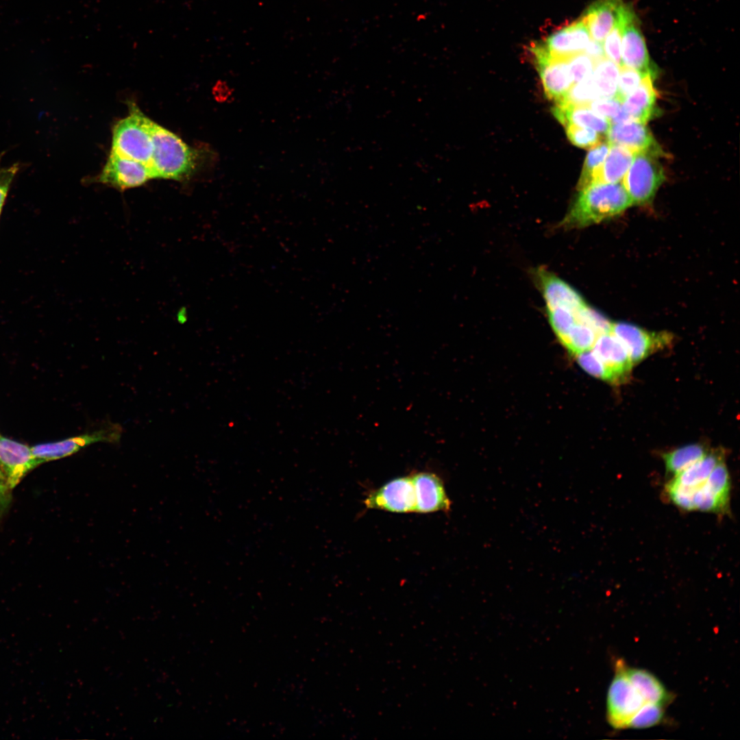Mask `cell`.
<instances>
[{
  "mask_svg": "<svg viewBox=\"0 0 740 740\" xmlns=\"http://www.w3.org/2000/svg\"><path fill=\"white\" fill-rule=\"evenodd\" d=\"M724 461L722 450L708 452L700 460L673 476L665 484L663 493L675 506L684 511H693V496L713 469Z\"/></svg>",
  "mask_w": 740,
  "mask_h": 740,
  "instance_id": "obj_4",
  "label": "cell"
},
{
  "mask_svg": "<svg viewBox=\"0 0 740 740\" xmlns=\"http://www.w3.org/2000/svg\"><path fill=\"white\" fill-rule=\"evenodd\" d=\"M626 4L621 0H597L580 18L591 39L602 42L619 21Z\"/></svg>",
  "mask_w": 740,
  "mask_h": 740,
  "instance_id": "obj_18",
  "label": "cell"
},
{
  "mask_svg": "<svg viewBox=\"0 0 740 740\" xmlns=\"http://www.w3.org/2000/svg\"><path fill=\"white\" fill-rule=\"evenodd\" d=\"M632 205L621 183L593 184L581 190L560 223L580 228L612 218Z\"/></svg>",
  "mask_w": 740,
  "mask_h": 740,
  "instance_id": "obj_1",
  "label": "cell"
},
{
  "mask_svg": "<svg viewBox=\"0 0 740 740\" xmlns=\"http://www.w3.org/2000/svg\"><path fill=\"white\" fill-rule=\"evenodd\" d=\"M588 106L593 111L607 119L611 124L630 120L624 108L623 103L615 97L600 98Z\"/></svg>",
  "mask_w": 740,
  "mask_h": 740,
  "instance_id": "obj_31",
  "label": "cell"
},
{
  "mask_svg": "<svg viewBox=\"0 0 740 740\" xmlns=\"http://www.w3.org/2000/svg\"><path fill=\"white\" fill-rule=\"evenodd\" d=\"M708 452L700 443L682 446L662 454L666 473L673 476L692 465Z\"/></svg>",
  "mask_w": 740,
  "mask_h": 740,
  "instance_id": "obj_24",
  "label": "cell"
},
{
  "mask_svg": "<svg viewBox=\"0 0 740 740\" xmlns=\"http://www.w3.org/2000/svg\"><path fill=\"white\" fill-rule=\"evenodd\" d=\"M636 153L637 152L625 147L610 145L604 161L593 175L591 184L621 182Z\"/></svg>",
  "mask_w": 740,
  "mask_h": 740,
  "instance_id": "obj_22",
  "label": "cell"
},
{
  "mask_svg": "<svg viewBox=\"0 0 740 740\" xmlns=\"http://www.w3.org/2000/svg\"><path fill=\"white\" fill-rule=\"evenodd\" d=\"M565 127L569 140L576 147L591 148L604 140L603 135L592 129L572 124H568Z\"/></svg>",
  "mask_w": 740,
  "mask_h": 740,
  "instance_id": "obj_33",
  "label": "cell"
},
{
  "mask_svg": "<svg viewBox=\"0 0 740 740\" xmlns=\"http://www.w3.org/2000/svg\"><path fill=\"white\" fill-rule=\"evenodd\" d=\"M626 665L618 660L607 695V719L615 729L627 728L633 715L646 702L630 681Z\"/></svg>",
  "mask_w": 740,
  "mask_h": 740,
  "instance_id": "obj_6",
  "label": "cell"
},
{
  "mask_svg": "<svg viewBox=\"0 0 740 740\" xmlns=\"http://www.w3.org/2000/svg\"><path fill=\"white\" fill-rule=\"evenodd\" d=\"M580 366L589 374L613 383L620 382L617 375L590 349L576 355Z\"/></svg>",
  "mask_w": 740,
  "mask_h": 740,
  "instance_id": "obj_30",
  "label": "cell"
},
{
  "mask_svg": "<svg viewBox=\"0 0 740 740\" xmlns=\"http://www.w3.org/2000/svg\"><path fill=\"white\" fill-rule=\"evenodd\" d=\"M19 169V164L16 163L5 167L0 166V217L11 184Z\"/></svg>",
  "mask_w": 740,
  "mask_h": 740,
  "instance_id": "obj_35",
  "label": "cell"
},
{
  "mask_svg": "<svg viewBox=\"0 0 740 740\" xmlns=\"http://www.w3.org/2000/svg\"><path fill=\"white\" fill-rule=\"evenodd\" d=\"M731 491L730 473L724 461L718 464L706 480L694 492L693 511L724 516L729 514Z\"/></svg>",
  "mask_w": 740,
  "mask_h": 740,
  "instance_id": "obj_9",
  "label": "cell"
},
{
  "mask_svg": "<svg viewBox=\"0 0 740 740\" xmlns=\"http://www.w3.org/2000/svg\"><path fill=\"white\" fill-rule=\"evenodd\" d=\"M591 40L587 26L580 18L551 33L543 44L552 55L569 58L584 52Z\"/></svg>",
  "mask_w": 740,
  "mask_h": 740,
  "instance_id": "obj_17",
  "label": "cell"
},
{
  "mask_svg": "<svg viewBox=\"0 0 740 740\" xmlns=\"http://www.w3.org/2000/svg\"><path fill=\"white\" fill-rule=\"evenodd\" d=\"M646 75L648 74H644L624 66L619 67L617 88L615 98L623 103L626 98L640 84Z\"/></svg>",
  "mask_w": 740,
  "mask_h": 740,
  "instance_id": "obj_32",
  "label": "cell"
},
{
  "mask_svg": "<svg viewBox=\"0 0 740 740\" xmlns=\"http://www.w3.org/2000/svg\"><path fill=\"white\" fill-rule=\"evenodd\" d=\"M11 502V489L6 477L0 467V515L8 509Z\"/></svg>",
  "mask_w": 740,
  "mask_h": 740,
  "instance_id": "obj_36",
  "label": "cell"
},
{
  "mask_svg": "<svg viewBox=\"0 0 740 740\" xmlns=\"http://www.w3.org/2000/svg\"><path fill=\"white\" fill-rule=\"evenodd\" d=\"M530 49L545 96L555 103L561 101L573 86L568 58L552 55L543 43L534 44Z\"/></svg>",
  "mask_w": 740,
  "mask_h": 740,
  "instance_id": "obj_8",
  "label": "cell"
},
{
  "mask_svg": "<svg viewBox=\"0 0 740 740\" xmlns=\"http://www.w3.org/2000/svg\"><path fill=\"white\" fill-rule=\"evenodd\" d=\"M665 705L647 702L633 715L627 728L644 729L661 722L665 713Z\"/></svg>",
  "mask_w": 740,
  "mask_h": 740,
  "instance_id": "obj_29",
  "label": "cell"
},
{
  "mask_svg": "<svg viewBox=\"0 0 740 740\" xmlns=\"http://www.w3.org/2000/svg\"><path fill=\"white\" fill-rule=\"evenodd\" d=\"M626 674L645 702L665 705L671 699L662 682L650 671L626 665Z\"/></svg>",
  "mask_w": 740,
  "mask_h": 740,
  "instance_id": "obj_23",
  "label": "cell"
},
{
  "mask_svg": "<svg viewBox=\"0 0 740 740\" xmlns=\"http://www.w3.org/2000/svg\"><path fill=\"white\" fill-rule=\"evenodd\" d=\"M610 147V144L606 139L591 148L584 162L577 185L578 190L591 185L593 175L604 161Z\"/></svg>",
  "mask_w": 740,
  "mask_h": 740,
  "instance_id": "obj_28",
  "label": "cell"
},
{
  "mask_svg": "<svg viewBox=\"0 0 740 740\" xmlns=\"http://www.w3.org/2000/svg\"><path fill=\"white\" fill-rule=\"evenodd\" d=\"M411 478L415 494V512L429 513L450 509V500L439 477L430 472H419Z\"/></svg>",
  "mask_w": 740,
  "mask_h": 740,
  "instance_id": "obj_16",
  "label": "cell"
},
{
  "mask_svg": "<svg viewBox=\"0 0 740 740\" xmlns=\"http://www.w3.org/2000/svg\"><path fill=\"white\" fill-rule=\"evenodd\" d=\"M39 465L31 447L0 435V467L11 490Z\"/></svg>",
  "mask_w": 740,
  "mask_h": 740,
  "instance_id": "obj_14",
  "label": "cell"
},
{
  "mask_svg": "<svg viewBox=\"0 0 740 740\" xmlns=\"http://www.w3.org/2000/svg\"><path fill=\"white\" fill-rule=\"evenodd\" d=\"M595 61L584 52L568 58L573 85L588 77L593 71Z\"/></svg>",
  "mask_w": 740,
  "mask_h": 740,
  "instance_id": "obj_34",
  "label": "cell"
},
{
  "mask_svg": "<svg viewBox=\"0 0 740 740\" xmlns=\"http://www.w3.org/2000/svg\"><path fill=\"white\" fill-rule=\"evenodd\" d=\"M151 122L136 105H131L130 114L113 128L111 150L149 166L153 152Z\"/></svg>",
  "mask_w": 740,
  "mask_h": 740,
  "instance_id": "obj_3",
  "label": "cell"
},
{
  "mask_svg": "<svg viewBox=\"0 0 740 740\" xmlns=\"http://www.w3.org/2000/svg\"><path fill=\"white\" fill-rule=\"evenodd\" d=\"M598 336L591 326L578 322L560 341L571 353L577 355L591 349Z\"/></svg>",
  "mask_w": 740,
  "mask_h": 740,
  "instance_id": "obj_26",
  "label": "cell"
},
{
  "mask_svg": "<svg viewBox=\"0 0 740 740\" xmlns=\"http://www.w3.org/2000/svg\"><path fill=\"white\" fill-rule=\"evenodd\" d=\"M619 67L606 58L595 61L591 77L600 98L615 97Z\"/></svg>",
  "mask_w": 740,
  "mask_h": 740,
  "instance_id": "obj_25",
  "label": "cell"
},
{
  "mask_svg": "<svg viewBox=\"0 0 740 740\" xmlns=\"http://www.w3.org/2000/svg\"><path fill=\"white\" fill-rule=\"evenodd\" d=\"M591 350L619 379H626L633 363L624 345L610 332L597 336Z\"/></svg>",
  "mask_w": 740,
  "mask_h": 740,
  "instance_id": "obj_19",
  "label": "cell"
},
{
  "mask_svg": "<svg viewBox=\"0 0 740 740\" xmlns=\"http://www.w3.org/2000/svg\"><path fill=\"white\" fill-rule=\"evenodd\" d=\"M123 428L119 423H105L99 428L66 439L40 443L31 447L32 454L39 465L60 459L79 452L96 443H119Z\"/></svg>",
  "mask_w": 740,
  "mask_h": 740,
  "instance_id": "obj_7",
  "label": "cell"
},
{
  "mask_svg": "<svg viewBox=\"0 0 740 740\" xmlns=\"http://www.w3.org/2000/svg\"><path fill=\"white\" fill-rule=\"evenodd\" d=\"M653 77L646 75L624 101V108L630 120L646 124L655 114L657 92L653 86Z\"/></svg>",
  "mask_w": 740,
  "mask_h": 740,
  "instance_id": "obj_20",
  "label": "cell"
},
{
  "mask_svg": "<svg viewBox=\"0 0 740 740\" xmlns=\"http://www.w3.org/2000/svg\"><path fill=\"white\" fill-rule=\"evenodd\" d=\"M624 345L633 365L668 345V334L649 332L626 323H611L610 331Z\"/></svg>",
  "mask_w": 740,
  "mask_h": 740,
  "instance_id": "obj_12",
  "label": "cell"
},
{
  "mask_svg": "<svg viewBox=\"0 0 740 740\" xmlns=\"http://www.w3.org/2000/svg\"><path fill=\"white\" fill-rule=\"evenodd\" d=\"M151 131L153 152L149 166L153 178L189 179L197 169L199 153L153 121Z\"/></svg>",
  "mask_w": 740,
  "mask_h": 740,
  "instance_id": "obj_2",
  "label": "cell"
},
{
  "mask_svg": "<svg viewBox=\"0 0 740 740\" xmlns=\"http://www.w3.org/2000/svg\"><path fill=\"white\" fill-rule=\"evenodd\" d=\"M150 167L111 150L97 181L119 190L138 187L152 179Z\"/></svg>",
  "mask_w": 740,
  "mask_h": 740,
  "instance_id": "obj_10",
  "label": "cell"
},
{
  "mask_svg": "<svg viewBox=\"0 0 740 740\" xmlns=\"http://www.w3.org/2000/svg\"><path fill=\"white\" fill-rule=\"evenodd\" d=\"M584 53L591 57L595 61L605 58L602 42L594 40L593 39L591 40V41L587 46Z\"/></svg>",
  "mask_w": 740,
  "mask_h": 740,
  "instance_id": "obj_37",
  "label": "cell"
},
{
  "mask_svg": "<svg viewBox=\"0 0 740 740\" xmlns=\"http://www.w3.org/2000/svg\"><path fill=\"white\" fill-rule=\"evenodd\" d=\"M658 155L650 151L635 153L624 176L621 184L632 204H644L652 201L665 179Z\"/></svg>",
  "mask_w": 740,
  "mask_h": 740,
  "instance_id": "obj_5",
  "label": "cell"
},
{
  "mask_svg": "<svg viewBox=\"0 0 740 740\" xmlns=\"http://www.w3.org/2000/svg\"><path fill=\"white\" fill-rule=\"evenodd\" d=\"M632 10L626 5L620 18L615 27L603 40V49L605 58L616 64L619 67L623 66L621 60V38L624 23Z\"/></svg>",
  "mask_w": 740,
  "mask_h": 740,
  "instance_id": "obj_27",
  "label": "cell"
},
{
  "mask_svg": "<svg viewBox=\"0 0 740 740\" xmlns=\"http://www.w3.org/2000/svg\"><path fill=\"white\" fill-rule=\"evenodd\" d=\"M606 136L610 145L625 147L636 152L650 151L656 155L661 152L645 124L637 121L612 123Z\"/></svg>",
  "mask_w": 740,
  "mask_h": 740,
  "instance_id": "obj_15",
  "label": "cell"
},
{
  "mask_svg": "<svg viewBox=\"0 0 740 740\" xmlns=\"http://www.w3.org/2000/svg\"><path fill=\"white\" fill-rule=\"evenodd\" d=\"M555 118L564 126L572 124L592 129L597 133L606 134L610 122L593 111L587 105H571L557 103L552 108Z\"/></svg>",
  "mask_w": 740,
  "mask_h": 740,
  "instance_id": "obj_21",
  "label": "cell"
},
{
  "mask_svg": "<svg viewBox=\"0 0 740 740\" xmlns=\"http://www.w3.org/2000/svg\"><path fill=\"white\" fill-rule=\"evenodd\" d=\"M369 508L393 513L415 512L416 500L412 478H395L371 493L365 500Z\"/></svg>",
  "mask_w": 740,
  "mask_h": 740,
  "instance_id": "obj_11",
  "label": "cell"
},
{
  "mask_svg": "<svg viewBox=\"0 0 740 740\" xmlns=\"http://www.w3.org/2000/svg\"><path fill=\"white\" fill-rule=\"evenodd\" d=\"M621 60L624 66L654 77L656 73L633 10L628 14L623 27Z\"/></svg>",
  "mask_w": 740,
  "mask_h": 740,
  "instance_id": "obj_13",
  "label": "cell"
}]
</instances>
